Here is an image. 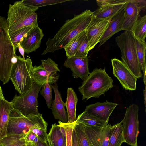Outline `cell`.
I'll return each mask as SVG.
<instances>
[{"mask_svg":"<svg viewBox=\"0 0 146 146\" xmlns=\"http://www.w3.org/2000/svg\"><path fill=\"white\" fill-rule=\"evenodd\" d=\"M88 65L87 56L67 58L63 65L64 66L71 69L72 72V76L75 78H79L83 81L90 73Z\"/></svg>","mask_w":146,"mask_h":146,"instance_id":"obj_15","label":"cell"},{"mask_svg":"<svg viewBox=\"0 0 146 146\" xmlns=\"http://www.w3.org/2000/svg\"><path fill=\"white\" fill-rule=\"evenodd\" d=\"M127 0H98V6L93 15L99 19H111L124 7Z\"/></svg>","mask_w":146,"mask_h":146,"instance_id":"obj_12","label":"cell"},{"mask_svg":"<svg viewBox=\"0 0 146 146\" xmlns=\"http://www.w3.org/2000/svg\"><path fill=\"white\" fill-rule=\"evenodd\" d=\"M41 64L44 69L48 72L51 73H56L60 70L58 67V65L51 59L48 58L46 60H42Z\"/></svg>","mask_w":146,"mask_h":146,"instance_id":"obj_36","label":"cell"},{"mask_svg":"<svg viewBox=\"0 0 146 146\" xmlns=\"http://www.w3.org/2000/svg\"><path fill=\"white\" fill-rule=\"evenodd\" d=\"M59 124L62 126L65 130L66 137V146H72V134L74 122L64 123L58 121Z\"/></svg>","mask_w":146,"mask_h":146,"instance_id":"obj_35","label":"cell"},{"mask_svg":"<svg viewBox=\"0 0 146 146\" xmlns=\"http://www.w3.org/2000/svg\"><path fill=\"white\" fill-rule=\"evenodd\" d=\"M115 41L121 51V61L137 78L142 77V70L137 56L135 38L131 32L125 31L116 38Z\"/></svg>","mask_w":146,"mask_h":146,"instance_id":"obj_5","label":"cell"},{"mask_svg":"<svg viewBox=\"0 0 146 146\" xmlns=\"http://www.w3.org/2000/svg\"><path fill=\"white\" fill-rule=\"evenodd\" d=\"M72 0H22L25 5L33 8H39L41 7L55 5L72 1Z\"/></svg>","mask_w":146,"mask_h":146,"instance_id":"obj_31","label":"cell"},{"mask_svg":"<svg viewBox=\"0 0 146 146\" xmlns=\"http://www.w3.org/2000/svg\"><path fill=\"white\" fill-rule=\"evenodd\" d=\"M124 19L123 7L110 20L108 26L99 40V47L103 45L113 35L121 31Z\"/></svg>","mask_w":146,"mask_h":146,"instance_id":"obj_19","label":"cell"},{"mask_svg":"<svg viewBox=\"0 0 146 146\" xmlns=\"http://www.w3.org/2000/svg\"><path fill=\"white\" fill-rule=\"evenodd\" d=\"M93 12L86 9L82 13L74 15L65 23L52 38H49L46 43V48L41 54L54 53L64 48L74 37L85 30L91 19Z\"/></svg>","mask_w":146,"mask_h":146,"instance_id":"obj_1","label":"cell"},{"mask_svg":"<svg viewBox=\"0 0 146 146\" xmlns=\"http://www.w3.org/2000/svg\"><path fill=\"white\" fill-rule=\"evenodd\" d=\"M39 139L37 136L34 133L30 131L27 138V143L29 142H33L35 143H37Z\"/></svg>","mask_w":146,"mask_h":146,"instance_id":"obj_37","label":"cell"},{"mask_svg":"<svg viewBox=\"0 0 146 146\" xmlns=\"http://www.w3.org/2000/svg\"><path fill=\"white\" fill-rule=\"evenodd\" d=\"M42 88L40 91V94L45 98L48 107L50 108L51 106L52 101V88L51 85L48 82L44 84L42 87Z\"/></svg>","mask_w":146,"mask_h":146,"instance_id":"obj_34","label":"cell"},{"mask_svg":"<svg viewBox=\"0 0 146 146\" xmlns=\"http://www.w3.org/2000/svg\"><path fill=\"white\" fill-rule=\"evenodd\" d=\"M0 98H4V97L2 90L0 85Z\"/></svg>","mask_w":146,"mask_h":146,"instance_id":"obj_43","label":"cell"},{"mask_svg":"<svg viewBox=\"0 0 146 146\" xmlns=\"http://www.w3.org/2000/svg\"><path fill=\"white\" fill-rule=\"evenodd\" d=\"M30 74L33 82L42 85L46 82L52 85L58 80L59 76L57 73L48 72L41 64L33 66Z\"/></svg>","mask_w":146,"mask_h":146,"instance_id":"obj_20","label":"cell"},{"mask_svg":"<svg viewBox=\"0 0 146 146\" xmlns=\"http://www.w3.org/2000/svg\"><path fill=\"white\" fill-rule=\"evenodd\" d=\"M82 123L91 146H108L111 125L110 124L101 128Z\"/></svg>","mask_w":146,"mask_h":146,"instance_id":"obj_14","label":"cell"},{"mask_svg":"<svg viewBox=\"0 0 146 146\" xmlns=\"http://www.w3.org/2000/svg\"><path fill=\"white\" fill-rule=\"evenodd\" d=\"M138 110L137 105H130L127 108L121 121L124 142L131 146H137V139L139 133Z\"/></svg>","mask_w":146,"mask_h":146,"instance_id":"obj_9","label":"cell"},{"mask_svg":"<svg viewBox=\"0 0 146 146\" xmlns=\"http://www.w3.org/2000/svg\"><path fill=\"white\" fill-rule=\"evenodd\" d=\"M29 133L26 134H7L0 140V143L4 146H25L27 143V138Z\"/></svg>","mask_w":146,"mask_h":146,"instance_id":"obj_26","label":"cell"},{"mask_svg":"<svg viewBox=\"0 0 146 146\" xmlns=\"http://www.w3.org/2000/svg\"><path fill=\"white\" fill-rule=\"evenodd\" d=\"M74 128L79 146H91L85 133L82 123L77 119L74 122Z\"/></svg>","mask_w":146,"mask_h":146,"instance_id":"obj_30","label":"cell"},{"mask_svg":"<svg viewBox=\"0 0 146 146\" xmlns=\"http://www.w3.org/2000/svg\"><path fill=\"white\" fill-rule=\"evenodd\" d=\"M111 61L113 74L119 80L123 88L126 90H135L137 78L121 60L115 58Z\"/></svg>","mask_w":146,"mask_h":146,"instance_id":"obj_10","label":"cell"},{"mask_svg":"<svg viewBox=\"0 0 146 146\" xmlns=\"http://www.w3.org/2000/svg\"><path fill=\"white\" fill-rule=\"evenodd\" d=\"M44 36L43 31L38 26L33 27L20 43L25 52L29 54L36 51L40 47Z\"/></svg>","mask_w":146,"mask_h":146,"instance_id":"obj_17","label":"cell"},{"mask_svg":"<svg viewBox=\"0 0 146 146\" xmlns=\"http://www.w3.org/2000/svg\"><path fill=\"white\" fill-rule=\"evenodd\" d=\"M18 48L20 53L23 57V58L25 59L24 57V50L23 48L20 45V43L18 45Z\"/></svg>","mask_w":146,"mask_h":146,"instance_id":"obj_40","label":"cell"},{"mask_svg":"<svg viewBox=\"0 0 146 146\" xmlns=\"http://www.w3.org/2000/svg\"><path fill=\"white\" fill-rule=\"evenodd\" d=\"M78 99L76 93L71 88L67 89V97L64 103L68 116V123H73L77 120L76 109Z\"/></svg>","mask_w":146,"mask_h":146,"instance_id":"obj_23","label":"cell"},{"mask_svg":"<svg viewBox=\"0 0 146 146\" xmlns=\"http://www.w3.org/2000/svg\"><path fill=\"white\" fill-rule=\"evenodd\" d=\"M66 146V145H64V146Z\"/></svg>","mask_w":146,"mask_h":146,"instance_id":"obj_45","label":"cell"},{"mask_svg":"<svg viewBox=\"0 0 146 146\" xmlns=\"http://www.w3.org/2000/svg\"><path fill=\"white\" fill-rule=\"evenodd\" d=\"M0 146H4L2 144L0 143Z\"/></svg>","mask_w":146,"mask_h":146,"instance_id":"obj_44","label":"cell"},{"mask_svg":"<svg viewBox=\"0 0 146 146\" xmlns=\"http://www.w3.org/2000/svg\"></svg>","mask_w":146,"mask_h":146,"instance_id":"obj_46","label":"cell"},{"mask_svg":"<svg viewBox=\"0 0 146 146\" xmlns=\"http://www.w3.org/2000/svg\"><path fill=\"white\" fill-rule=\"evenodd\" d=\"M33 27L28 26L20 29L9 35L16 52L20 43L26 36L27 33Z\"/></svg>","mask_w":146,"mask_h":146,"instance_id":"obj_32","label":"cell"},{"mask_svg":"<svg viewBox=\"0 0 146 146\" xmlns=\"http://www.w3.org/2000/svg\"><path fill=\"white\" fill-rule=\"evenodd\" d=\"M16 55L8 33L6 19L0 16V80L3 84L7 83L10 80Z\"/></svg>","mask_w":146,"mask_h":146,"instance_id":"obj_4","label":"cell"},{"mask_svg":"<svg viewBox=\"0 0 146 146\" xmlns=\"http://www.w3.org/2000/svg\"><path fill=\"white\" fill-rule=\"evenodd\" d=\"M38 9L25 5L22 0L10 4L6 19L9 35L25 27L38 26V16L35 11Z\"/></svg>","mask_w":146,"mask_h":146,"instance_id":"obj_2","label":"cell"},{"mask_svg":"<svg viewBox=\"0 0 146 146\" xmlns=\"http://www.w3.org/2000/svg\"><path fill=\"white\" fill-rule=\"evenodd\" d=\"M51 86L55 94V99L52 100L51 109L54 118L62 122L67 123L68 117L67 112L65 108L64 103L63 101L61 94L58 90L56 83Z\"/></svg>","mask_w":146,"mask_h":146,"instance_id":"obj_18","label":"cell"},{"mask_svg":"<svg viewBox=\"0 0 146 146\" xmlns=\"http://www.w3.org/2000/svg\"><path fill=\"white\" fill-rule=\"evenodd\" d=\"M135 44L138 61L144 75H146L145 55L146 43L135 38Z\"/></svg>","mask_w":146,"mask_h":146,"instance_id":"obj_28","label":"cell"},{"mask_svg":"<svg viewBox=\"0 0 146 146\" xmlns=\"http://www.w3.org/2000/svg\"><path fill=\"white\" fill-rule=\"evenodd\" d=\"M118 104L106 100L103 102H96L87 106L85 111L88 114L99 119L108 123L110 117Z\"/></svg>","mask_w":146,"mask_h":146,"instance_id":"obj_16","label":"cell"},{"mask_svg":"<svg viewBox=\"0 0 146 146\" xmlns=\"http://www.w3.org/2000/svg\"><path fill=\"white\" fill-rule=\"evenodd\" d=\"M113 80L103 69L96 68L90 73L78 88L82 95V100H88L91 98H98L113 86Z\"/></svg>","mask_w":146,"mask_h":146,"instance_id":"obj_3","label":"cell"},{"mask_svg":"<svg viewBox=\"0 0 146 146\" xmlns=\"http://www.w3.org/2000/svg\"><path fill=\"white\" fill-rule=\"evenodd\" d=\"M123 142L122 122L111 125L108 146H121Z\"/></svg>","mask_w":146,"mask_h":146,"instance_id":"obj_24","label":"cell"},{"mask_svg":"<svg viewBox=\"0 0 146 146\" xmlns=\"http://www.w3.org/2000/svg\"><path fill=\"white\" fill-rule=\"evenodd\" d=\"M25 146H37L36 143L33 142H27Z\"/></svg>","mask_w":146,"mask_h":146,"instance_id":"obj_41","label":"cell"},{"mask_svg":"<svg viewBox=\"0 0 146 146\" xmlns=\"http://www.w3.org/2000/svg\"><path fill=\"white\" fill-rule=\"evenodd\" d=\"M13 109L11 102L0 98V140L7 135L10 113Z\"/></svg>","mask_w":146,"mask_h":146,"instance_id":"obj_21","label":"cell"},{"mask_svg":"<svg viewBox=\"0 0 146 146\" xmlns=\"http://www.w3.org/2000/svg\"><path fill=\"white\" fill-rule=\"evenodd\" d=\"M89 51V45L86 35L80 43L74 56L81 57L87 56Z\"/></svg>","mask_w":146,"mask_h":146,"instance_id":"obj_33","label":"cell"},{"mask_svg":"<svg viewBox=\"0 0 146 146\" xmlns=\"http://www.w3.org/2000/svg\"><path fill=\"white\" fill-rule=\"evenodd\" d=\"M42 86L33 82L27 92L19 96L16 94L11 102L13 109L27 117L38 115V96Z\"/></svg>","mask_w":146,"mask_h":146,"instance_id":"obj_7","label":"cell"},{"mask_svg":"<svg viewBox=\"0 0 146 146\" xmlns=\"http://www.w3.org/2000/svg\"><path fill=\"white\" fill-rule=\"evenodd\" d=\"M35 143L37 146H49L48 141H42L39 140L37 143Z\"/></svg>","mask_w":146,"mask_h":146,"instance_id":"obj_39","label":"cell"},{"mask_svg":"<svg viewBox=\"0 0 146 146\" xmlns=\"http://www.w3.org/2000/svg\"><path fill=\"white\" fill-rule=\"evenodd\" d=\"M72 146H79L76 134L74 127L72 134Z\"/></svg>","mask_w":146,"mask_h":146,"instance_id":"obj_38","label":"cell"},{"mask_svg":"<svg viewBox=\"0 0 146 146\" xmlns=\"http://www.w3.org/2000/svg\"><path fill=\"white\" fill-rule=\"evenodd\" d=\"M37 124L48 125L42 114L27 117L13 109L10 113L7 134L28 133Z\"/></svg>","mask_w":146,"mask_h":146,"instance_id":"obj_8","label":"cell"},{"mask_svg":"<svg viewBox=\"0 0 146 146\" xmlns=\"http://www.w3.org/2000/svg\"><path fill=\"white\" fill-rule=\"evenodd\" d=\"M84 31L73 38L64 48L68 58L74 56L78 47L86 35Z\"/></svg>","mask_w":146,"mask_h":146,"instance_id":"obj_27","label":"cell"},{"mask_svg":"<svg viewBox=\"0 0 146 146\" xmlns=\"http://www.w3.org/2000/svg\"><path fill=\"white\" fill-rule=\"evenodd\" d=\"M47 141L49 146H63L66 145V134L64 129L60 124L52 125L48 134Z\"/></svg>","mask_w":146,"mask_h":146,"instance_id":"obj_22","label":"cell"},{"mask_svg":"<svg viewBox=\"0 0 146 146\" xmlns=\"http://www.w3.org/2000/svg\"><path fill=\"white\" fill-rule=\"evenodd\" d=\"M134 37L145 42L146 36V15L140 16L135 22L130 31Z\"/></svg>","mask_w":146,"mask_h":146,"instance_id":"obj_25","label":"cell"},{"mask_svg":"<svg viewBox=\"0 0 146 146\" xmlns=\"http://www.w3.org/2000/svg\"><path fill=\"white\" fill-rule=\"evenodd\" d=\"M32 66L29 58L24 59L16 56L11 69L10 80L20 94L28 91L33 83L30 74Z\"/></svg>","mask_w":146,"mask_h":146,"instance_id":"obj_6","label":"cell"},{"mask_svg":"<svg viewBox=\"0 0 146 146\" xmlns=\"http://www.w3.org/2000/svg\"><path fill=\"white\" fill-rule=\"evenodd\" d=\"M78 121L88 125L103 128L108 123L88 114L85 111L79 114L77 119Z\"/></svg>","mask_w":146,"mask_h":146,"instance_id":"obj_29","label":"cell"},{"mask_svg":"<svg viewBox=\"0 0 146 146\" xmlns=\"http://www.w3.org/2000/svg\"><path fill=\"white\" fill-rule=\"evenodd\" d=\"M146 85H145V89L143 90V96H144V104L146 106Z\"/></svg>","mask_w":146,"mask_h":146,"instance_id":"obj_42","label":"cell"},{"mask_svg":"<svg viewBox=\"0 0 146 146\" xmlns=\"http://www.w3.org/2000/svg\"><path fill=\"white\" fill-rule=\"evenodd\" d=\"M144 0H127L124 8L125 19L121 30L131 31L133 25L140 16V12L146 8Z\"/></svg>","mask_w":146,"mask_h":146,"instance_id":"obj_13","label":"cell"},{"mask_svg":"<svg viewBox=\"0 0 146 146\" xmlns=\"http://www.w3.org/2000/svg\"><path fill=\"white\" fill-rule=\"evenodd\" d=\"M111 19H99L93 15L91 19L85 30L90 46V51L99 41L109 25Z\"/></svg>","mask_w":146,"mask_h":146,"instance_id":"obj_11","label":"cell"}]
</instances>
